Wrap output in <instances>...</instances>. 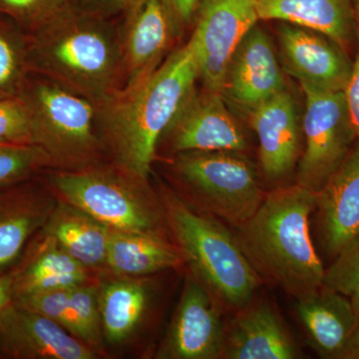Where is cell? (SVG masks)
Returning <instances> with one entry per match:
<instances>
[{
	"label": "cell",
	"instance_id": "cell-1",
	"mask_svg": "<svg viewBox=\"0 0 359 359\" xmlns=\"http://www.w3.org/2000/svg\"><path fill=\"white\" fill-rule=\"evenodd\" d=\"M199 65L191 42L148 76L122 87L98 105V128L120 167L147 178L159 139L195 90Z\"/></svg>",
	"mask_w": 359,
	"mask_h": 359
},
{
	"label": "cell",
	"instance_id": "cell-2",
	"mask_svg": "<svg viewBox=\"0 0 359 359\" xmlns=\"http://www.w3.org/2000/svg\"><path fill=\"white\" fill-rule=\"evenodd\" d=\"M316 208V193L299 184L282 187L238 226V243L255 269L297 299L323 285L325 269L309 231Z\"/></svg>",
	"mask_w": 359,
	"mask_h": 359
},
{
	"label": "cell",
	"instance_id": "cell-3",
	"mask_svg": "<svg viewBox=\"0 0 359 359\" xmlns=\"http://www.w3.org/2000/svg\"><path fill=\"white\" fill-rule=\"evenodd\" d=\"M27 36L30 72L43 75L97 105L120 89L121 40L95 13H80L68 6Z\"/></svg>",
	"mask_w": 359,
	"mask_h": 359
},
{
	"label": "cell",
	"instance_id": "cell-4",
	"mask_svg": "<svg viewBox=\"0 0 359 359\" xmlns=\"http://www.w3.org/2000/svg\"><path fill=\"white\" fill-rule=\"evenodd\" d=\"M39 75H28L18 95L29 115L33 144L44 151L49 164L73 170L87 166L99 147L98 105Z\"/></svg>",
	"mask_w": 359,
	"mask_h": 359
},
{
	"label": "cell",
	"instance_id": "cell-5",
	"mask_svg": "<svg viewBox=\"0 0 359 359\" xmlns=\"http://www.w3.org/2000/svg\"><path fill=\"white\" fill-rule=\"evenodd\" d=\"M166 207L175 236L198 275L226 306L245 308L259 278L238 238L219 222L192 211L175 196H168Z\"/></svg>",
	"mask_w": 359,
	"mask_h": 359
},
{
	"label": "cell",
	"instance_id": "cell-6",
	"mask_svg": "<svg viewBox=\"0 0 359 359\" xmlns=\"http://www.w3.org/2000/svg\"><path fill=\"white\" fill-rule=\"evenodd\" d=\"M238 152L182 153L177 171L217 216L233 226L249 221L264 201L252 165Z\"/></svg>",
	"mask_w": 359,
	"mask_h": 359
},
{
	"label": "cell",
	"instance_id": "cell-7",
	"mask_svg": "<svg viewBox=\"0 0 359 359\" xmlns=\"http://www.w3.org/2000/svg\"><path fill=\"white\" fill-rule=\"evenodd\" d=\"M299 84L306 96V148L299 161L297 184L316 194L346 160L358 137L344 91Z\"/></svg>",
	"mask_w": 359,
	"mask_h": 359
},
{
	"label": "cell",
	"instance_id": "cell-8",
	"mask_svg": "<svg viewBox=\"0 0 359 359\" xmlns=\"http://www.w3.org/2000/svg\"><path fill=\"white\" fill-rule=\"evenodd\" d=\"M73 207L111 230L152 233L154 215L138 192L121 177L107 172H63L52 178Z\"/></svg>",
	"mask_w": 359,
	"mask_h": 359
},
{
	"label": "cell",
	"instance_id": "cell-9",
	"mask_svg": "<svg viewBox=\"0 0 359 359\" xmlns=\"http://www.w3.org/2000/svg\"><path fill=\"white\" fill-rule=\"evenodd\" d=\"M259 20L256 0H203L189 41L205 89L222 93L233 52Z\"/></svg>",
	"mask_w": 359,
	"mask_h": 359
},
{
	"label": "cell",
	"instance_id": "cell-10",
	"mask_svg": "<svg viewBox=\"0 0 359 359\" xmlns=\"http://www.w3.org/2000/svg\"><path fill=\"white\" fill-rule=\"evenodd\" d=\"M167 131L180 153H241L248 148L244 131L226 108L223 94L205 88L194 90Z\"/></svg>",
	"mask_w": 359,
	"mask_h": 359
},
{
	"label": "cell",
	"instance_id": "cell-11",
	"mask_svg": "<svg viewBox=\"0 0 359 359\" xmlns=\"http://www.w3.org/2000/svg\"><path fill=\"white\" fill-rule=\"evenodd\" d=\"M278 41L285 70L299 83L330 91H344L353 60L325 35L285 23L278 28Z\"/></svg>",
	"mask_w": 359,
	"mask_h": 359
},
{
	"label": "cell",
	"instance_id": "cell-12",
	"mask_svg": "<svg viewBox=\"0 0 359 359\" xmlns=\"http://www.w3.org/2000/svg\"><path fill=\"white\" fill-rule=\"evenodd\" d=\"M285 89L273 45L266 33L255 25L231 56L222 94L250 111Z\"/></svg>",
	"mask_w": 359,
	"mask_h": 359
},
{
	"label": "cell",
	"instance_id": "cell-13",
	"mask_svg": "<svg viewBox=\"0 0 359 359\" xmlns=\"http://www.w3.org/2000/svg\"><path fill=\"white\" fill-rule=\"evenodd\" d=\"M0 348L21 358H96L89 346L62 325L15 304L0 311Z\"/></svg>",
	"mask_w": 359,
	"mask_h": 359
},
{
	"label": "cell",
	"instance_id": "cell-14",
	"mask_svg": "<svg viewBox=\"0 0 359 359\" xmlns=\"http://www.w3.org/2000/svg\"><path fill=\"white\" fill-rule=\"evenodd\" d=\"M224 328L219 309L202 285L191 280L180 301L163 355L212 359L223 353Z\"/></svg>",
	"mask_w": 359,
	"mask_h": 359
},
{
	"label": "cell",
	"instance_id": "cell-15",
	"mask_svg": "<svg viewBox=\"0 0 359 359\" xmlns=\"http://www.w3.org/2000/svg\"><path fill=\"white\" fill-rule=\"evenodd\" d=\"M297 311L323 358H354L359 346V318L344 294L323 285L297 299Z\"/></svg>",
	"mask_w": 359,
	"mask_h": 359
},
{
	"label": "cell",
	"instance_id": "cell-16",
	"mask_svg": "<svg viewBox=\"0 0 359 359\" xmlns=\"http://www.w3.org/2000/svg\"><path fill=\"white\" fill-rule=\"evenodd\" d=\"M126 14L120 39L124 86L143 79L159 67L176 33L162 0H144Z\"/></svg>",
	"mask_w": 359,
	"mask_h": 359
},
{
	"label": "cell",
	"instance_id": "cell-17",
	"mask_svg": "<svg viewBox=\"0 0 359 359\" xmlns=\"http://www.w3.org/2000/svg\"><path fill=\"white\" fill-rule=\"evenodd\" d=\"M259 144V160L269 179L292 171L299 157V126L294 97L287 89L250 111Z\"/></svg>",
	"mask_w": 359,
	"mask_h": 359
},
{
	"label": "cell",
	"instance_id": "cell-18",
	"mask_svg": "<svg viewBox=\"0 0 359 359\" xmlns=\"http://www.w3.org/2000/svg\"><path fill=\"white\" fill-rule=\"evenodd\" d=\"M325 247L337 255L359 233V140L316 193Z\"/></svg>",
	"mask_w": 359,
	"mask_h": 359
},
{
	"label": "cell",
	"instance_id": "cell-19",
	"mask_svg": "<svg viewBox=\"0 0 359 359\" xmlns=\"http://www.w3.org/2000/svg\"><path fill=\"white\" fill-rule=\"evenodd\" d=\"M224 334L229 359H292L297 353L280 316L268 304L242 309Z\"/></svg>",
	"mask_w": 359,
	"mask_h": 359
},
{
	"label": "cell",
	"instance_id": "cell-20",
	"mask_svg": "<svg viewBox=\"0 0 359 359\" xmlns=\"http://www.w3.org/2000/svg\"><path fill=\"white\" fill-rule=\"evenodd\" d=\"M259 20H280L325 35L346 51L358 39L353 0H256Z\"/></svg>",
	"mask_w": 359,
	"mask_h": 359
},
{
	"label": "cell",
	"instance_id": "cell-21",
	"mask_svg": "<svg viewBox=\"0 0 359 359\" xmlns=\"http://www.w3.org/2000/svg\"><path fill=\"white\" fill-rule=\"evenodd\" d=\"M181 257L152 233L110 230L106 263L121 275L143 276L178 266Z\"/></svg>",
	"mask_w": 359,
	"mask_h": 359
},
{
	"label": "cell",
	"instance_id": "cell-22",
	"mask_svg": "<svg viewBox=\"0 0 359 359\" xmlns=\"http://www.w3.org/2000/svg\"><path fill=\"white\" fill-rule=\"evenodd\" d=\"M110 230L73 205L61 208L50 224L56 244L85 266L106 263Z\"/></svg>",
	"mask_w": 359,
	"mask_h": 359
},
{
	"label": "cell",
	"instance_id": "cell-23",
	"mask_svg": "<svg viewBox=\"0 0 359 359\" xmlns=\"http://www.w3.org/2000/svg\"><path fill=\"white\" fill-rule=\"evenodd\" d=\"M84 268V264L62 248L49 245L13 280V299L42 290L68 289L83 285L86 280Z\"/></svg>",
	"mask_w": 359,
	"mask_h": 359
},
{
	"label": "cell",
	"instance_id": "cell-24",
	"mask_svg": "<svg viewBox=\"0 0 359 359\" xmlns=\"http://www.w3.org/2000/svg\"><path fill=\"white\" fill-rule=\"evenodd\" d=\"M99 299L104 334L113 344L126 339L138 325L147 304V292L140 283L118 280L106 285Z\"/></svg>",
	"mask_w": 359,
	"mask_h": 359
},
{
	"label": "cell",
	"instance_id": "cell-25",
	"mask_svg": "<svg viewBox=\"0 0 359 359\" xmlns=\"http://www.w3.org/2000/svg\"><path fill=\"white\" fill-rule=\"evenodd\" d=\"M43 208L20 193L0 195V269L13 263L45 218Z\"/></svg>",
	"mask_w": 359,
	"mask_h": 359
},
{
	"label": "cell",
	"instance_id": "cell-26",
	"mask_svg": "<svg viewBox=\"0 0 359 359\" xmlns=\"http://www.w3.org/2000/svg\"><path fill=\"white\" fill-rule=\"evenodd\" d=\"M28 36L11 18H0V98L18 97L29 68Z\"/></svg>",
	"mask_w": 359,
	"mask_h": 359
},
{
	"label": "cell",
	"instance_id": "cell-27",
	"mask_svg": "<svg viewBox=\"0 0 359 359\" xmlns=\"http://www.w3.org/2000/svg\"><path fill=\"white\" fill-rule=\"evenodd\" d=\"M65 327L87 346L101 341L102 323L95 290L83 285L70 287Z\"/></svg>",
	"mask_w": 359,
	"mask_h": 359
},
{
	"label": "cell",
	"instance_id": "cell-28",
	"mask_svg": "<svg viewBox=\"0 0 359 359\" xmlns=\"http://www.w3.org/2000/svg\"><path fill=\"white\" fill-rule=\"evenodd\" d=\"M48 164V157L39 146L0 144V189L22 181Z\"/></svg>",
	"mask_w": 359,
	"mask_h": 359
},
{
	"label": "cell",
	"instance_id": "cell-29",
	"mask_svg": "<svg viewBox=\"0 0 359 359\" xmlns=\"http://www.w3.org/2000/svg\"><path fill=\"white\" fill-rule=\"evenodd\" d=\"M68 6V0H0V14L30 33L55 18Z\"/></svg>",
	"mask_w": 359,
	"mask_h": 359
},
{
	"label": "cell",
	"instance_id": "cell-30",
	"mask_svg": "<svg viewBox=\"0 0 359 359\" xmlns=\"http://www.w3.org/2000/svg\"><path fill=\"white\" fill-rule=\"evenodd\" d=\"M0 144L34 145L29 115L20 97L0 98Z\"/></svg>",
	"mask_w": 359,
	"mask_h": 359
},
{
	"label": "cell",
	"instance_id": "cell-31",
	"mask_svg": "<svg viewBox=\"0 0 359 359\" xmlns=\"http://www.w3.org/2000/svg\"><path fill=\"white\" fill-rule=\"evenodd\" d=\"M325 271L323 287L349 297L359 282V233L344 248Z\"/></svg>",
	"mask_w": 359,
	"mask_h": 359
},
{
	"label": "cell",
	"instance_id": "cell-32",
	"mask_svg": "<svg viewBox=\"0 0 359 359\" xmlns=\"http://www.w3.org/2000/svg\"><path fill=\"white\" fill-rule=\"evenodd\" d=\"M175 32H182L196 20L203 0H162Z\"/></svg>",
	"mask_w": 359,
	"mask_h": 359
},
{
	"label": "cell",
	"instance_id": "cell-33",
	"mask_svg": "<svg viewBox=\"0 0 359 359\" xmlns=\"http://www.w3.org/2000/svg\"><path fill=\"white\" fill-rule=\"evenodd\" d=\"M358 25V23H356ZM344 95L351 116V123L356 137L359 140V26L358 25V39H356V52L353 59V71L351 78L344 90Z\"/></svg>",
	"mask_w": 359,
	"mask_h": 359
},
{
	"label": "cell",
	"instance_id": "cell-34",
	"mask_svg": "<svg viewBox=\"0 0 359 359\" xmlns=\"http://www.w3.org/2000/svg\"><path fill=\"white\" fill-rule=\"evenodd\" d=\"M144 0H88L93 13H125L138 6Z\"/></svg>",
	"mask_w": 359,
	"mask_h": 359
},
{
	"label": "cell",
	"instance_id": "cell-35",
	"mask_svg": "<svg viewBox=\"0 0 359 359\" xmlns=\"http://www.w3.org/2000/svg\"><path fill=\"white\" fill-rule=\"evenodd\" d=\"M13 299V278L0 276V311Z\"/></svg>",
	"mask_w": 359,
	"mask_h": 359
},
{
	"label": "cell",
	"instance_id": "cell-36",
	"mask_svg": "<svg viewBox=\"0 0 359 359\" xmlns=\"http://www.w3.org/2000/svg\"><path fill=\"white\" fill-rule=\"evenodd\" d=\"M349 297H351V306H353L356 316L359 318V282L356 283Z\"/></svg>",
	"mask_w": 359,
	"mask_h": 359
},
{
	"label": "cell",
	"instance_id": "cell-37",
	"mask_svg": "<svg viewBox=\"0 0 359 359\" xmlns=\"http://www.w3.org/2000/svg\"><path fill=\"white\" fill-rule=\"evenodd\" d=\"M354 15H355L356 23L359 26V0H353Z\"/></svg>",
	"mask_w": 359,
	"mask_h": 359
},
{
	"label": "cell",
	"instance_id": "cell-38",
	"mask_svg": "<svg viewBox=\"0 0 359 359\" xmlns=\"http://www.w3.org/2000/svg\"><path fill=\"white\" fill-rule=\"evenodd\" d=\"M354 358H359V346L358 351H356L355 355H354Z\"/></svg>",
	"mask_w": 359,
	"mask_h": 359
}]
</instances>
